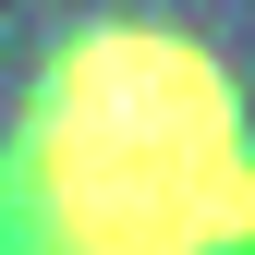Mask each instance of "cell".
Here are the masks:
<instances>
[{"label": "cell", "mask_w": 255, "mask_h": 255, "mask_svg": "<svg viewBox=\"0 0 255 255\" xmlns=\"http://www.w3.org/2000/svg\"><path fill=\"white\" fill-rule=\"evenodd\" d=\"M0 255H255V122L182 24H73L0 134Z\"/></svg>", "instance_id": "6da1fadb"}]
</instances>
